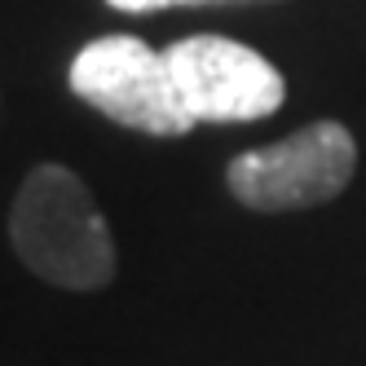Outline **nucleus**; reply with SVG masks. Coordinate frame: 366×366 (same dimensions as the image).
I'll return each instance as SVG.
<instances>
[{
    "instance_id": "obj_1",
    "label": "nucleus",
    "mask_w": 366,
    "mask_h": 366,
    "mask_svg": "<svg viewBox=\"0 0 366 366\" xmlns=\"http://www.w3.org/2000/svg\"><path fill=\"white\" fill-rule=\"evenodd\" d=\"M9 243L36 278L66 292H97L115 278V239L89 186L62 164L27 172L9 207Z\"/></svg>"
},
{
    "instance_id": "obj_2",
    "label": "nucleus",
    "mask_w": 366,
    "mask_h": 366,
    "mask_svg": "<svg viewBox=\"0 0 366 366\" xmlns=\"http://www.w3.org/2000/svg\"><path fill=\"white\" fill-rule=\"evenodd\" d=\"M357 168V142L345 124L318 119L300 133L243 150L229 159L225 186L243 207L256 212H292V207L331 203L345 194Z\"/></svg>"
},
{
    "instance_id": "obj_3",
    "label": "nucleus",
    "mask_w": 366,
    "mask_h": 366,
    "mask_svg": "<svg viewBox=\"0 0 366 366\" xmlns=\"http://www.w3.org/2000/svg\"><path fill=\"white\" fill-rule=\"evenodd\" d=\"M71 93L97 107L107 119L137 128L150 137H181L190 133L194 119L181 107L168 54L137 36H97L89 40L71 62Z\"/></svg>"
},
{
    "instance_id": "obj_4",
    "label": "nucleus",
    "mask_w": 366,
    "mask_h": 366,
    "mask_svg": "<svg viewBox=\"0 0 366 366\" xmlns=\"http://www.w3.org/2000/svg\"><path fill=\"white\" fill-rule=\"evenodd\" d=\"M164 54L194 124H252L274 115L287 97L282 71L229 36H186Z\"/></svg>"
},
{
    "instance_id": "obj_5",
    "label": "nucleus",
    "mask_w": 366,
    "mask_h": 366,
    "mask_svg": "<svg viewBox=\"0 0 366 366\" xmlns=\"http://www.w3.org/2000/svg\"><path fill=\"white\" fill-rule=\"evenodd\" d=\"M119 14H154V9H177V5H212V0H107Z\"/></svg>"
},
{
    "instance_id": "obj_6",
    "label": "nucleus",
    "mask_w": 366,
    "mask_h": 366,
    "mask_svg": "<svg viewBox=\"0 0 366 366\" xmlns=\"http://www.w3.org/2000/svg\"><path fill=\"white\" fill-rule=\"evenodd\" d=\"M212 5H225V0H212Z\"/></svg>"
}]
</instances>
